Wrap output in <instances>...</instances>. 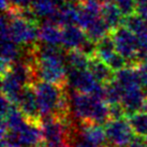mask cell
<instances>
[{"label": "cell", "mask_w": 147, "mask_h": 147, "mask_svg": "<svg viewBox=\"0 0 147 147\" xmlns=\"http://www.w3.org/2000/svg\"><path fill=\"white\" fill-rule=\"evenodd\" d=\"M142 111H143V112H145V113H147V97H146V99H145V101H144V104H143V107H142Z\"/></svg>", "instance_id": "30"}, {"label": "cell", "mask_w": 147, "mask_h": 147, "mask_svg": "<svg viewBox=\"0 0 147 147\" xmlns=\"http://www.w3.org/2000/svg\"><path fill=\"white\" fill-rule=\"evenodd\" d=\"M63 147H68V146H63Z\"/></svg>", "instance_id": "31"}, {"label": "cell", "mask_w": 147, "mask_h": 147, "mask_svg": "<svg viewBox=\"0 0 147 147\" xmlns=\"http://www.w3.org/2000/svg\"><path fill=\"white\" fill-rule=\"evenodd\" d=\"M73 147H94V146H92V145L89 144L88 142H86V141H84L83 139H81L80 141H76V142L73 144Z\"/></svg>", "instance_id": "29"}, {"label": "cell", "mask_w": 147, "mask_h": 147, "mask_svg": "<svg viewBox=\"0 0 147 147\" xmlns=\"http://www.w3.org/2000/svg\"><path fill=\"white\" fill-rule=\"evenodd\" d=\"M62 27L52 21H46L39 28V39L43 43L54 45H61Z\"/></svg>", "instance_id": "16"}, {"label": "cell", "mask_w": 147, "mask_h": 147, "mask_svg": "<svg viewBox=\"0 0 147 147\" xmlns=\"http://www.w3.org/2000/svg\"><path fill=\"white\" fill-rule=\"evenodd\" d=\"M60 45L40 43L37 44L38 61L36 74L38 81L65 85L68 80V68L65 65V54Z\"/></svg>", "instance_id": "1"}, {"label": "cell", "mask_w": 147, "mask_h": 147, "mask_svg": "<svg viewBox=\"0 0 147 147\" xmlns=\"http://www.w3.org/2000/svg\"><path fill=\"white\" fill-rule=\"evenodd\" d=\"M112 37L114 39L116 52L126 58L131 63H138L140 55V47L138 37L131 30L120 26L113 30Z\"/></svg>", "instance_id": "6"}, {"label": "cell", "mask_w": 147, "mask_h": 147, "mask_svg": "<svg viewBox=\"0 0 147 147\" xmlns=\"http://www.w3.org/2000/svg\"><path fill=\"white\" fill-rule=\"evenodd\" d=\"M115 52H116V46H115L114 39L112 36L107 34L104 38L100 39L98 42H96V54L94 55H97L104 61Z\"/></svg>", "instance_id": "19"}, {"label": "cell", "mask_w": 147, "mask_h": 147, "mask_svg": "<svg viewBox=\"0 0 147 147\" xmlns=\"http://www.w3.org/2000/svg\"><path fill=\"white\" fill-rule=\"evenodd\" d=\"M87 39L85 30L78 25H69L62 27L61 46L65 51L80 49Z\"/></svg>", "instance_id": "13"}, {"label": "cell", "mask_w": 147, "mask_h": 147, "mask_svg": "<svg viewBox=\"0 0 147 147\" xmlns=\"http://www.w3.org/2000/svg\"><path fill=\"white\" fill-rule=\"evenodd\" d=\"M88 70L92 73L94 78L102 84L109 83L115 76L114 73H113L114 71L112 70V68L103 59L98 57L97 55H94L89 58Z\"/></svg>", "instance_id": "15"}, {"label": "cell", "mask_w": 147, "mask_h": 147, "mask_svg": "<svg viewBox=\"0 0 147 147\" xmlns=\"http://www.w3.org/2000/svg\"><path fill=\"white\" fill-rule=\"evenodd\" d=\"M104 100L109 104L120 103L121 100V88L115 78L104 84Z\"/></svg>", "instance_id": "22"}, {"label": "cell", "mask_w": 147, "mask_h": 147, "mask_svg": "<svg viewBox=\"0 0 147 147\" xmlns=\"http://www.w3.org/2000/svg\"><path fill=\"white\" fill-rule=\"evenodd\" d=\"M146 94L142 86H133L128 88H121V100L120 103L123 106L127 115H131L142 111Z\"/></svg>", "instance_id": "9"}, {"label": "cell", "mask_w": 147, "mask_h": 147, "mask_svg": "<svg viewBox=\"0 0 147 147\" xmlns=\"http://www.w3.org/2000/svg\"><path fill=\"white\" fill-rule=\"evenodd\" d=\"M138 67V65H136ZM139 68V67H138ZM139 72H140V80H141V85H142V88H143L144 92L147 97V71L144 69H141L139 68Z\"/></svg>", "instance_id": "28"}, {"label": "cell", "mask_w": 147, "mask_h": 147, "mask_svg": "<svg viewBox=\"0 0 147 147\" xmlns=\"http://www.w3.org/2000/svg\"><path fill=\"white\" fill-rule=\"evenodd\" d=\"M100 100L102 99L94 97L90 94L74 91L73 96L71 98V106H72V110L75 116L82 123H85V121H90L94 109Z\"/></svg>", "instance_id": "7"}, {"label": "cell", "mask_w": 147, "mask_h": 147, "mask_svg": "<svg viewBox=\"0 0 147 147\" xmlns=\"http://www.w3.org/2000/svg\"><path fill=\"white\" fill-rule=\"evenodd\" d=\"M67 82L74 91L90 94L104 99V84L99 82L88 69L68 70Z\"/></svg>", "instance_id": "4"}, {"label": "cell", "mask_w": 147, "mask_h": 147, "mask_svg": "<svg viewBox=\"0 0 147 147\" xmlns=\"http://www.w3.org/2000/svg\"><path fill=\"white\" fill-rule=\"evenodd\" d=\"M80 135L84 141L88 142L94 147H105L109 145L105 129L102 127V125L85 121L81 127Z\"/></svg>", "instance_id": "12"}, {"label": "cell", "mask_w": 147, "mask_h": 147, "mask_svg": "<svg viewBox=\"0 0 147 147\" xmlns=\"http://www.w3.org/2000/svg\"><path fill=\"white\" fill-rule=\"evenodd\" d=\"M17 106L28 120L40 121L41 114L39 111L37 96L33 86L31 87V85H27L23 89L20 99L17 101Z\"/></svg>", "instance_id": "8"}, {"label": "cell", "mask_w": 147, "mask_h": 147, "mask_svg": "<svg viewBox=\"0 0 147 147\" xmlns=\"http://www.w3.org/2000/svg\"><path fill=\"white\" fill-rule=\"evenodd\" d=\"M22 46L9 37H2L1 40V72L10 68L13 62L20 59Z\"/></svg>", "instance_id": "14"}, {"label": "cell", "mask_w": 147, "mask_h": 147, "mask_svg": "<svg viewBox=\"0 0 147 147\" xmlns=\"http://www.w3.org/2000/svg\"><path fill=\"white\" fill-rule=\"evenodd\" d=\"M15 133L22 147H38L43 140L41 127L40 123H38V121L27 120L24 123V126Z\"/></svg>", "instance_id": "11"}, {"label": "cell", "mask_w": 147, "mask_h": 147, "mask_svg": "<svg viewBox=\"0 0 147 147\" xmlns=\"http://www.w3.org/2000/svg\"><path fill=\"white\" fill-rule=\"evenodd\" d=\"M1 36L11 38L18 45L36 43L39 39L37 22L22 17L20 14L10 13L1 20Z\"/></svg>", "instance_id": "3"}, {"label": "cell", "mask_w": 147, "mask_h": 147, "mask_svg": "<svg viewBox=\"0 0 147 147\" xmlns=\"http://www.w3.org/2000/svg\"><path fill=\"white\" fill-rule=\"evenodd\" d=\"M26 86L27 85L17 78L10 69L2 72L1 90H2V96L5 97L8 100L17 104L22 91Z\"/></svg>", "instance_id": "10"}, {"label": "cell", "mask_w": 147, "mask_h": 147, "mask_svg": "<svg viewBox=\"0 0 147 147\" xmlns=\"http://www.w3.org/2000/svg\"><path fill=\"white\" fill-rule=\"evenodd\" d=\"M109 105H110L111 118H121L127 115L121 103H114V104H109Z\"/></svg>", "instance_id": "26"}, {"label": "cell", "mask_w": 147, "mask_h": 147, "mask_svg": "<svg viewBox=\"0 0 147 147\" xmlns=\"http://www.w3.org/2000/svg\"><path fill=\"white\" fill-rule=\"evenodd\" d=\"M101 17L111 30H115L116 28L123 26V18H125L123 17V14L119 11V9L114 5H105L104 8H102Z\"/></svg>", "instance_id": "18"}, {"label": "cell", "mask_w": 147, "mask_h": 147, "mask_svg": "<svg viewBox=\"0 0 147 147\" xmlns=\"http://www.w3.org/2000/svg\"><path fill=\"white\" fill-rule=\"evenodd\" d=\"M128 147H147V138L143 135L135 134Z\"/></svg>", "instance_id": "27"}, {"label": "cell", "mask_w": 147, "mask_h": 147, "mask_svg": "<svg viewBox=\"0 0 147 147\" xmlns=\"http://www.w3.org/2000/svg\"><path fill=\"white\" fill-rule=\"evenodd\" d=\"M110 30L111 29L109 28V26L106 25L105 22L103 21L102 17H100L94 24H91L86 29L85 32L90 40H92L94 42H98L100 39L107 36Z\"/></svg>", "instance_id": "20"}, {"label": "cell", "mask_w": 147, "mask_h": 147, "mask_svg": "<svg viewBox=\"0 0 147 147\" xmlns=\"http://www.w3.org/2000/svg\"><path fill=\"white\" fill-rule=\"evenodd\" d=\"M57 10V7L53 2L49 0H40L33 7V14L38 16V18L49 20Z\"/></svg>", "instance_id": "23"}, {"label": "cell", "mask_w": 147, "mask_h": 147, "mask_svg": "<svg viewBox=\"0 0 147 147\" xmlns=\"http://www.w3.org/2000/svg\"><path fill=\"white\" fill-rule=\"evenodd\" d=\"M107 144L111 147H128L131 140L135 135L129 119L111 118L104 125Z\"/></svg>", "instance_id": "5"}, {"label": "cell", "mask_w": 147, "mask_h": 147, "mask_svg": "<svg viewBox=\"0 0 147 147\" xmlns=\"http://www.w3.org/2000/svg\"><path fill=\"white\" fill-rule=\"evenodd\" d=\"M32 86L37 96L41 118L47 116L61 118L70 114L71 100L65 91V85L39 80Z\"/></svg>", "instance_id": "2"}, {"label": "cell", "mask_w": 147, "mask_h": 147, "mask_svg": "<svg viewBox=\"0 0 147 147\" xmlns=\"http://www.w3.org/2000/svg\"><path fill=\"white\" fill-rule=\"evenodd\" d=\"M146 138H147V136H146Z\"/></svg>", "instance_id": "33"}, {"label": "cell", "mask_w": 147, "mask_h": 147, "mask_svg": "<svg viewBox=\"0 0 147 147\" xmlns=\"http://www.w3.org/2000/svg\"><path fill=\"white\" fill-rule=\"evenodd\" d=\"M105 147H107V146H105Z\"/></svg>", "instance_id": "32"}, {"label": "cell", "mask_w": 147, "mask_h": 147, "mask_svg": "<svg viewBox=\"0 0 147 147\" xmlns=\"http://www.w3.org/2000/svg\"><path fill=\"white\" fill-rule=\"evenodd\" d=\"M129 123L135 134L147 136V113L139 111L129 115Z\"/></svg>", "instance_id": "21"}, {"label": "cell", "mask_w": 147, "mask_h": 147, "mask_svg": "<svg viewBox=\"0 0 147 147\" xmlns=\"http://www.w3.org/2000/svg\"><path fill=\"white\" fill-rule=\"evenodd\" d=\"M89 58L81 49L68 51L65 53V65L68 70H86L88 69Z\"/></svg>", "instance_id": "17"}, {"label": "cell", "mask_w": 147, "mask_h": 147, "mask_svg": "<svg viewBox=\"0 0 147 147\" xmlns=\"http://www.w3.org/2000/svg\"><path fill=\"white\" fill-rule=\"evenodd\" d=\"M117 8L121 12L123 16H128L134 13L135 4L133 0H118L117 2Z\"/></svg>", "instance_id": "25"}, {"label": "cell", "mask_w": 147, "mask_h": 147, "mask_svg": "<svg viewBox=\"0 0 147 147\" xmlns=\"http://www.w3.org/2000/svg\"><path fill=\"white\" fill-rule=\"evenodd\" d=\"M105 62L110 65L114 72H117L119 70L128 67V63H129V61L127 60L126 58L123 57V56H121L117 52H115L112 56H110V57L107 58L105 60Z\"/></svg>", "instance_id": "24"}]
</instances>
